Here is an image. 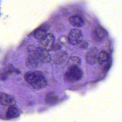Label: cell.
<instances>
[{
    "label": "cell",
    "mask_w": 122,
    "mask_h": 122,
    "mask_svg": "<svg viewBox=\"0 0 122 122\" xmlns=\"http://www.w3.org/2000/svg\"><path fill=\"white\" fill-rule=\"evenodd\" d=\"M26 81L34 88L41 89L46 87L48 84L43 73L39 71H30L24 75Z\"/></svg>",
    "instance_id": "cell-1"
},
{
    "label": "cell",
    "mask_w": 122,
    "mask_h": 122,
    "mask_svg": "<svg viewBox=\"0 0 122 122\" xmlns=\"http://www.w3.org/2000/svg\"><path fill=\"white\" fill-rule=\"evenodd\" d=\"M82 75V72L78 66H72L68 67L65 73L64 80L67 82H75L81 79Z\"/></svg>",
    "instance_id": "cell-2"
},
{
    "label": "cell",
    "mask_w": 122,
    "mask_h": 122,
    "mask_svg": "<svg viewBox=\"0 0 122 122\" xmlns=\"http://www.w3.org/2000/svg\"><path fill=\"white\" fill-rule=\"evenodd\" d=\"M41 40L40 47L47 51L52 50L54 42V38L52 34H46V35Z\"/></svg>",
    "instance_id": "cell-3"
},
{
    "label": "cell",
    "mask_w": 122,
    "mask_h": 122,
    "mask_svg": "<svg viewBox=\"0 0 122 122\" xmlns=\"http://www.w3.org/2000/svg\"><path fill=\"white\" fill-rule=\"evenodd\" d=\"M82 33L80 30L73 29L69 33L68 40L71 44L77 45L82 41Z\"/></svg>",
    "instance_id": "cell-4"
},
{
    "label": "cell",
    "mask_w": 122,
    "mask_h": 122,
    "mask_svg": "<svg viewBox=\"0 0 122 122\" xmlns=\"http://www.w3.org/2000/svg\"><path fill=\"white\" fill-rule=\"evenodd\" d=\"M98 55V51L96 48L92 47L90 48L87 52L85 56L87 62L91 65L94 64L97 61Z\"/></svg>",
    "instance_id": "cell-5"
},
{
    "label": "cell",
    "mask_w": 122,
    "mask_h": 122,
    "mask_svg": "<svg viewBox=\"0 0 122 122\" xmlns=\"http://www.w3.org/2000/svg\"><path fill=\"white\" fill-rule=\"evenodd\" d=\"M108 36L107 31L101 27H98L92 33V38L96 41H100L103 40Z\"/></svg>",
    "instance_id": "cell-6"
},
{
    "label": "cell",
    "mask_w": 122,
    "mask_h": 122,
    "mask_svg": "<svg viewBox=\"0 0 122 122\" xmlns=\"http://www.w3.org/2000/svg\"><path fill=\"white\" fill-rule=\"evenodd\" d=\"M0 103L4 105H13L15 101L12 96L5 93H0Z\"/></svg>",
    "instance_id": "cell-7"
},
{
    "label": "cell",
    "mask_w": 122,
    "mask_h": 122,
    "mask_svg": "<svg viewBox=\"0 0 122 122\" xmlns=\"http://www.w3.org/2000/svg\"><path fill=\"white\" fill-rule=\"evenodd\" d=\"M69 21L71 25L76 27H81L84 24L83 19L81 17L76 15L70 17Z\"/></svg>",
    "instance_id": "cell-8"
},
{
    "label": "cell",
    "mask_w": 122,
    "mask_h": 122,
    "mask_svg": "<svg viewBox=\"0 0 122 122\" xmlns=\"http://www.w3.org/2000/svg\"><path fill=\"white\" fill-rule=\"evenodd\" d=\"M45 102L49 105H53L56 104L59 101V97L54 92H49L45 97Z\"/></svg>",
    "instance_id": "cell-9"
},
{
    "label": "cell",
    "mask_w": 122,
    "mask_h": 122,
    "mask_svg": "<svg viewBox=\"0 0 122 122\" xmlns=\"http://www.w3.org/2000/svg\"><path fill=\"white\" fill-rule=\"evenodd\" d=\"M20 115L19 109L12 105L9 107L6 112V117L9 119L15 118L18 117Z\"/></svg>",
    "instance_id": "cell-10"
},
{
    "label": "cell",
    "mask_w": 122,
    "mask_h": 122,
    "mask_svg": "<svg viewBox=\"0 0 122 122\" xmlns=\"http://www.w3.org/2000/svg\"><path fill=\"white\" fill-rule=\"evenodd\" d=\"M47 30L43 27L37 29L34 33V37L36 39L41 40L46 35Z\"/></svg>",
    "instance_id": "cell-11"
},
{
    "label": "cell",
    "mask_w": 122,
    "mask_h": 122,
    "mask_svg": "<svg viewBox=\"0 0 122 122\" xmlns=\"http://www.w3.org/2000/svg\"><path fill=\"white\" fill-rule=\"evenodd\" d=\"M66 54L64 52H60L55 55L54 61L56 64L62 63L66 59Z\"/></svg>",
    "instance_id": "cell-12"
},
{
    "label": "cell",
    "mask_w": 122,
    "mask_h": 122,
    "mask_svg": "<svg viewBox=\"0 0 122 122\" xmlns=\"http://www.w3.org/2000/svg\"><path fill=\"white\" fill-rule=\"evenodd\" d=\"M109 59V55L105 51H102L98 53L97 57V61L98 63L102 64L104 62L107 61Z\"/></svg>",
    "instance_id": "cell-13"
},
{
    "label": "cell",
    "mask_w": 122,
    "mask_h": 122,
    "mask_svg": "<svg viewBox=\"0 0 122 122\" xmlns=\"http://www.w3.org/2000/svg\"><path fill=\"white\" fill-rule=\"evenodd\" d=\"M81 63L80 59L76 56L71 57L67 61L66 64L68 67L72 66H78Z\"/></svg>",
    "instance_id": "cell-14"
},
{
    "label": "cell",
    "mask_w": 122,
    "mask_h": 122,
    "mask_svg": "<svg viewBox=\"0 0 122 122\" xmlns=\"http://www.w3.org/2000/svg\"><path fill=\"white\" fill-rule=\"evenodd\" d=\"M79 44H80V47L83 49H86L88 46V43L85 41H81Z\"/></svg>",
    "instance_id": "cell-15"
}]
</instances>
